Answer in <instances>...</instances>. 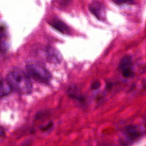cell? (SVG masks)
<instances>
[{
    "mask_svg": "<svg viewBox=\"0 0 146 146\" xmlns=\"http://www.w3.org/2000/svg\"><path fill=\"white\" fill-rule=\"evenodd\" d=\"M49 23L53 28L62 33L66 34L69 32V29L68 26L60 20L54 19L51 21Z\"/></svg>",
    "mask_w": 146,
    "mask_h": 146,
    "instance_id": "7",
    "label": "cell"
},
{
    "mask_svg": "<svg viewBox=\"0 0 146 146\" xmlns=\"http://www.w3.org/2000/svg\"><path fill=\"white\" fill-rule=\"evenodd\" d=\"M89 10L98 19L103 20L105 18V9L104 6L98 2H94L90 5Z\"/></svg>",
    "mask_w": 146,
    "mask_h": 146,
    "instance_id": "4",
    "label": "cell"
},
{
    "mask_svg": "<svg viewBox=\"0 0 146 146\" xmlns=\"http://www.w3.org/2000/svg\"><path fill=\"white\" fill-rule=\"evenodd\" d=\"M6 80L12 89L19 94L26 95L32 92V83L29 76L22 71H11L8 74Z\"/></svg>",
    "mask_w": 146,
    "mask_h": 146,
    "instance_id": "1",
    "label": "cell"
},
{
    "mask_svg": "<svg viewBox=\"0 0 146 146\" xmlns=\"http://www.w3.org/2000/svg\"><path fill=\"white\" fill-rule=\"evenodd\" d=\"M47 59L49 62L54 63H58L61 60V55L60 53L54 48H48L47 51Z\"/></svg>",
    "mask_w": 146,
    "mask_h": 146,
    "instance_id": "6",
    "label": "cell"
},
{
    "mask_svg": "<svg viewBox=\"0 0 146 146\" xmlns=\"http://www.w3.org/2000/svg\"><path fill=\"white\" fill-rule=\"evenodd\" d=\"M52 126V123H50L48 124H47V125H46L43 127L42 128H41V129H42V130L46 131V130H47V129H48L49 128H50Z\"/></svg>",
    "mask_w": 146,
    "mask_h": 146,
    "instance_id": "11",
    "label": "cell"
},
{
    "mask_svg": "<svg viewBox=\"0 0 146 146\" xmlns=\"http://www.w3.org/2000/svg\"><path fill=\"white\" fill-rule=\"evenodd\" d=\"M26 70L32 78L42 83H48L51 79V75L50 72L39 64H29L26 66Z\"/></svg>",
    "mask_w": 146,
    "mask_h": 146,
    "instance_id": "2",
    "label": "cell"
},
{
    "mask_svg": "<svg viewBox=\"0 0 146 146\" xmlns=\"http://www.w3.org/2000/svg\"><path fill=\"white\" fill-rule=\"evenodd\" d=\"M100 87V83L99 81L94 82L91 86V87L92 90H97Z\"/></svg>",
    "mask_w": 146,
    "mask_h": 146,
    "instance_id": "10",
    "label": "cell"
},
{
    "mask_svg": "<svg viewBox=\"0 0 146 146\" xmlns=\"http://www.w3.org/2000/svg\"><path fill=\"white\" fill-rule=\"evenodd\" d=\"M119 68L124 78H129L133 75L132 61L130 56H124L120 60Z\"/></svg>",
    "mask_w": 146,
    "mask_h": 146,
    "instance_id": "3",
    "label": "cell"
},
{
    "mask_svg": "<svg viewBox=\"0 0 146 146\" xmlns=\"http://www.w3.org/2000/svg\"><path fill=\"white\" fill-rule=\"evenodd\" d=\"M124 134L127 139L132 141L140 136V131L135 125H129L124 130Z\"/></svg>",
    "mask_w": 146,
    "mask_h": 146,
    "instance_id": "5",
    "label": "cell"
},
{
    "mask_svg": "<svg viewBox=\"0 0 146 146\" xmlns=\"http://www.w3.org/2000/svg\"><path fill=\"white\" fill-rule=\"evenodd\" d=\"M12 90L7 80H0V98H3L9 95Z\"/></svg>",
    "mask_w": 146,
    "mask_h": 146,
    "instance_id": "8",
    "label": "cell"
},
{
    "mask_svg": "<svg viewBox=\"0 0 146 146\" xmlns=\"http://www.w3.org/2000/svg\"><path fill=\"white\" fill-rule=\"evenodd\" d=\"M113 3L117 5H131L134 3L135 0H111Z\"/></svg>",
    "mask_w": 146,
    "mask_h": 146,
    "instance_id": "9",
    "label": "cell"
},
{
    "mask_svg": "<svg viewBox=\"0 0 146 146\" xmlns=\"http://www.w3.org/2000/svg\"><path fill=\"white\" fill-rule=\"evenodd\" d=\"M4 135V133H3V131L2 130V129L0 127V136H2Z\"/></svg>",
    "mask_w": 146,
    "mask_h": 146,
    "instance_id": "12",
    "label": "cell"
}]
</instances>
